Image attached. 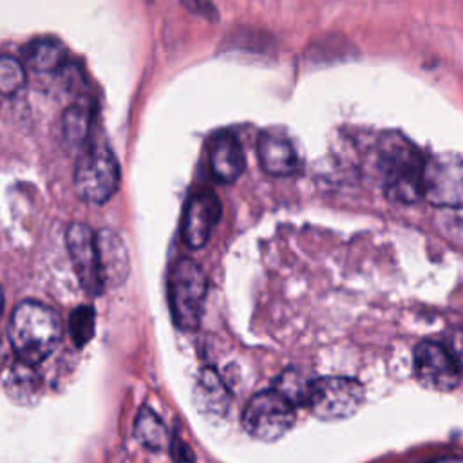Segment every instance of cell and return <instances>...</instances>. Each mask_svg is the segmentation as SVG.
Segmentation results:
<instances>
[{
    "label": "cell",
    "instance_id": "5",
    "mask_svg": "<svg viewBox=\"0 0 463 463\" xmlns=\"http://www.w3.org/2000/svg\"><path fill=\"white\" fill-rule=\"evenodd\" d=\"M365 400L364 385L347 376H324L311 383L307 407L320 420H345L360 411Z\"/></svg>",
    "mask_w": 463,
    "mask_h": 463
},
{
    "label": "cell",
    "instance_id": "7",
    "mask_svg": "<svg viewBox=\"0 0 463 463\" xmlns=\"http://www.w3.org/2000/svg\"><path fill=\"white\" fill-rule=\"evenodd\" d=\"M423 197L438 208H463V156L443 152L425 163Z\"/></svg>",
    "mask_w": 463,
    "mask_h": 463
},
{
    "label": "cell",
    "instance_id": "14",
    "mask_svg": "<svg viewBox=\"0 0 463 463\" xmlns=\"http://www.w3.org/2000/svg\"><path fill=\"white\" fill-rule=\"evenodd\" d=\"M25 63L36 72H54L67 61V49L56 38H36L24 47Z\"/></svg>",
    "mask_w": 463,
    "mask_h": 463
},
{
    "label": "cell",
    "instance_id": "4",
    "mask_svg": "<svg viewBox=\"0 0 463 463\" xmlns=\"http://www.w3.org/2000/svg\"><path fill=\"white\" fill-rule=\"evenodd\" d=\"M206 275L192 259H179L168 277V300L177 327L192 331L199 326L206 297Z\"/></svg>",
    "mask_w": 463,
    "mask_h": 463
},
{
    "label": "cell",
    "instance_id": "1",
    "mask_svg": "<svg viewBox=\"0 0 463 463\" xmlns=\"http://www.w3.org/2000/svg\"><path fill=\"white\" fill-rule=\"evenodd\" d=\"M7 333L16 358L36 365L58 345L61 322L52 307L36 300H24L14 307Z\"/></svg>",
    "mask_w": 463,
    "mask_h": 463
},
{
    "label": "cell",
    "instance_id": "18",
    "mask_svg": "<svg viewBox=\"0 0 463 463\" xmlns=\"http://www.w3.org/2000/svg\"><path fill=\"white\" fill-rule=\"evenodd\" d=\"M197 398L203 407L210 412H226L228 409V391L224 382L213 371H203L197 383Z\"/></svg>",
    "mask_w": 463,
    "mask_h": 463
},
{
    "label": "cell",
    "instance_id": "19",
    "mask_svg": "<svg viewBox=\"0 0 463 463\" xmlns=\"http://www.w3.org/2000/svg\"><path fill=\"white\" fill-rule=\"evenodd\" d=\"M7 391L14 400H29L38 389V376L33 365L16 360L7 374Z\"/></svg>",
    "mask_w": 463,
    "mask_h": 463
},
{
    "label": "cell",
    "instance_id": "11",
    "mask_svg": "<svg viewBox=\"0 0 463 463\" xmlns=\"http://www.w3.org/2000/svg\"><path fill=\"white\" fill-rule=\"evenodd\" d=\"M260 166L269 175L284 177L298 170V156L293 143L279 132H262L257 141Z\"/></svg>",
    "mask_w": 463,
    "mask_h": 463
},
{
    "label": "cell",
    "instance_id": "15",
    "mask_svg": "<svg viewBox=\"0 0 463 463\" xmlns=\"http://www.w3.org/2000/svg\"><path fill=\"white\" fill-rule=\"evenodd\" d=\"M311 383H313L311 376H307L304 371L297 367H289L277 376L273 383V391L293 407H300V405H307Z\"/></svg>",
    "mask_w": 463,
    "mask_h": 463
},
{
    "label": "cell",
    "instance_id": "20",
    "mask_svg": "<svg viewBox=\"0 0 463 463\" xmlns=\"http://www.w3.org/2000/svg\"><path fill=\"white\" fill-rule=\"evenodd\" d=\"M25 85V69L13 56H0V96H14Z\"/></svg>",
    "mask_w": 463,
    "mask_h": 463
},
{
    "label": "cell",
    "instance_id": "16",
    "mask_svg": "<svg viewBox=\"0 0 463 463\" xmlns=\"http://www.w3.org/2000/svg\"><path fill=\"white\" fill-rule=\"evenodd\" d=\"M136 438L141 445L148 447L150 450H161L168 445V430L161 418L148 407H143L136 418Z\"/></svg>",
    "mask_w": 463,
    "mask_h": 463
},
{
    "label": "cell",
    "instance_id": "3",
    "mask_svg": "<svg viewBox=\"0 0 463 463\" xmlns=\"http://www.w3.org/2000/svg\"><path fill=\"white\" fill-rule=\"evenodd\" d=\"M119 184V166L110 146L105 141L94 139L83 145L74 168V190L80 199L103 204Z\"/></svg>",
    "mask_w": 463,
    "mask_h": 463
},
{
    "label": "cell",
    "instance_id": "13",
    "mask_svg": "<svg viewBox=\"0 0 463 463\" xmlns=\"http://www.w3.org/2000/svg\"><path fill=\"white\" fill-rule=\"evenodd\" d=\"M96 242L103 286L121 284L128 273V255L121 237L112 230H101L96 233Z\"/></svg>",
    "mask_w": 463,
    "mask_h": 463
},
{
    "label": "cell",
    "instance_id": "6",
    "mask_svg": "<svg viewBox=\"0 0 463 463\" xmlns=\"http://www.w3.org/2000/svg\"><path fill=\"white\" fill-rule=\"evenodd\" d=\"M295 423V407L273 389L253 394L242 412L246 432L260 441L280 439Z\"/></svg>",
    "mask_w": 463,
    "mask_h": 463
},
{
    "label": "cell",
    "instance_id": "10",
    "mask_svg": "<svg viewBox=\"0 0 463 463\" xmlns=\"http://www.w3.org/2000/svg\"><path fill=\"white\" fill-rule=\"evenodd\" d=\"M221 217V201L212 190H197L190 195L183 213V241L190 248H201L208 242Z\"/></svg>",
    "mask_w": 463,
    "mask_h": 463
},
{
    "label": "cell",
    "instance_id": "21",
    "mask_svg": "<svg viewBox=\"0 0 463 463\" xmlns=\"http://www.w3.org/2000/svg\"><path fill=\"white\" fill-rule=\"evenodd\" d=\"M96 315L90 306H80L71 315V335L76 345H83L92 338Z\"/></svg>",
    "mask_w": 463,
    "mask_h": 463
},
{
    "label": "cell",
    "instance_id": "8",
    "mask_svg": "<svg viewBox=\"0 0 463 463\" xmlns=\"http://www.w3.org/2000/svg\"><path fill=\"white\" fill-rule=\"evenodd\" d=\"M412 358L414 376L423 387L438 392H447L458 387L461 369L443 344L423 340L414 347Z\"/></svg>",
    "mask_w": 463,
    "mask_h": 463
},
{
    "label": "cell",
    "instance_id": "24",
    "mask_svg": "<svg viewBox=\"0 0 463 463\" xmlns=\"http://www.w3.org/2000/svg\"><path fill=\"white\" fill-rule=\"evenodd\" d=\"M432 463H463V458H459V456H441V458L434 459Z\"/></svg>",
    "mask_w": 463,
    "mask_h": 463
},
{
    "label": "cell",
    "instance_id": "23",
    "mask_svg": "<svg viewBox=\"0 0 463 463\" xmlns=\"http://www.w3.org/2000/svg\"><path fill=\"white\" fill-rule=\"evenodd\" d=\"M445 347L452 354L458 367L463 369V327H458L449 335V344Z\"/></svg>",
    "mask_w": 463,
    "mask_h": 463
},
{
    "label": "cell",
    "instance_id": "25",
    "mask_svg": "<svg viewBox=\"0 0 463 463\" xmlns=\"http://www.w3.org/2000/svg\"><path fill=\"white\" fill-rule=\"evenodd\" d=\"M2 306H4V295H2V288H0V313H2Z\"/></svg>",
    "mask_w": 463,
    "mask_h": 463
},
{
    "label": "cell",
    "instance_id": "22",
    "mask_svg": "<svg viewBox=\"0 0 463 463\" xmlns=\"http://www.w3.org/2000/svg\"><path fill=\"white\" fill-rule=\"evenodd\" d=\"M438 230L458 246H463V208H441L436 217Z\"/></svg>",
    "mask_w": 463,
    "mask_h": 463
},
{
    "label": "cell",
    "instance_id": "9",
    "mask_svg": "<svg viewBox=\"0 0 463 463\" xmlns=\"http://www.w3.org/2000/svg\"><path fill=\"white\" fill-rule=\"evenodd\" d=\"M67 250L72 260V268L78 275L81 288L89 295H98L103 291V280L99 271L98 242L96 233L81 222H74L67 230Z\"/></svg>",
    "mask_w": 463,
    "mask_h": 463
},
{
    "label": "cell",
    "instance_id": "12",
    "mask_svg": "<svg viewBox=\"0 0 463 463\" xmlns=\"http://www.w3.org/2000/svg\"><path fill=\"white\" fill-rule=\"evenodd\" d=\"M208 161L217 181L233 183L244 170V154L239 139L230 132L215 134L210 141Z\"/></svg>",
    "mask_w": 463,
    "mask_h": 463
},
{
    "label": "cell",
    "instance_id": "2",
    "mask_svg": "<svg viewBox=\"0 0 463 463\" xmlns=\"http://www.w3.org/2000/svg\"><path fill=\"white\" fill-rule=\"evenodd\" d=\"M380 163L383 172V190L398 203H416L423 197L425 159L418 148L402 136L382 141Z\"/></svg>",
    "mask_w": 463,
    "mask_h": 463
},
{
    "label": "cell",
    "instance_id": "17",
    "mask_svg": "<svg viewBox=\"0 0 463 463\" xmlns=\"http://www.w3.org/2000/svg\"><path fill=\"white\" fill-rule=\"evenodd\" d=\"M92 123V109L87 103H74L63 114V136L72 145H85Z\"/></svg>",
    "mask_w": 463,
    "mask_h": 463
}]
</instances>
